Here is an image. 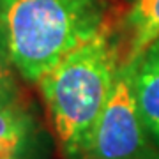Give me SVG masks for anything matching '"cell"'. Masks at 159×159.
Listing matches in <instances>:
<instances>
[{"label":"cell","instance_id":"cell-5","mask_svg":"<svg viewBox=\"0 0 159 159\" xmlns=\"http://www.w3.org/2000/svg\"><path fill=\"white\" fill-rule=\"evenodd\" d=\"M134 97L148 136L159 145V41L134 60Z\"/></svg>","mask_w":159,"mask_h":159},{"label":"cell","instance_id":"cell-3","mask_svg":"<svg viewBox=\"0 0 159 159\" xmlns=\"http://www.w3.org/2000/svg\"><path fill=\"white\" fill-rule=\"evenodd\" d=\"M133 76L134 64H120L113 90L94 127L83 159H148L156 152L138 111Z\"/></svg>","mask_w":159,"mask_h":159},{"label":"cell","instance_id":"cell-7","mask_svg":"<svg viewBox=\"0 0 159 159\" xmlns=\"http://www.w3.org/2000/svg\"><path fill=\"white\" fill-rule=\"evenodd\" d=\"M14 99H16V85H14V80H12L6 58L0 53V106L16 102Z\"/></svg>","mask_w":159,"mask_h":159},{"label":"cell","instance_id":"cell-8","mask_svg":"<svg viewBox=\"0 0 159 159\" xmlns=\"http://www.w3.org/2000/svg\"><path fill=\"white\" fill-rule=\"evenodd\" d=\"M148 159H159V152H154V154H152V156H150Z\"/></svg>","mask_w":159,"mask_h":159},{"label":"cell","instance_id":"cell-6","mask_svg":"<svg viewBox=\"0 0 159 159\" xmlns=\"http://www.w3.org/2000/svg\"><path fill=\"white\" fill-rule=\"evenodd\" d=\"M125 29L127 53L122 62H134L152 43L159 41V0H133Z\"/></svg>","mask_w":159,"mask_h":159},{"label":"cell","instance_id":"cell-2","mask_svg":"<svg viewBox=\"0 0 159 159\" xmlns=\"http://www.w3.org/2000/svg\"><path fill=\"white\" fill-rule=\"evenodd\" d=\"M120 64L113 34L102 27L37 81L67 159H83Z\"/></svg>","mask_w":159,"mask_h":159},{"label":"cell","instance_id":"cell-4","mask_svg":"<svg viewBox=\"0 0 159 159\" xmlns=\"http://www.w3.org/2000/svg\"><path fill=\"white\" fill-rule=\"evenodd\" d=\"M39 150L34 117L16 102L0 106V159H39Z\"/></svg>","mask_w":159,"mask_h":159},{"label":"cell","instance_id":"cell-1","mask_svg":"<svg viewBox=\"0 0 159 159\" xmlns=\"http://www.w3.org/2000/svg\"><path fill=\"white\" fill-rule=\"evenodd\" d=\"M102 27L101 0H0L6 57L29 81H39Z\"/></svg>","mask_w":159,"mask_h":159}]
</instances>
